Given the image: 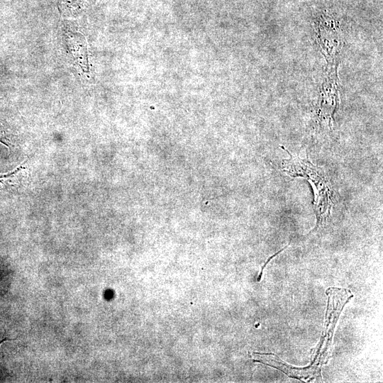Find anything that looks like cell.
Here are the masks:
<instances>
[{"label": "cell", "mask_w": 383, "mask_h": 383, "mask_svg": "<svg viewBox=\"0 0 383 383\" xmlns=\"http://www.w3.org/2000/svg\"><path fill=\"white\" fill-rule=\"evenodd\" d=\"M282 148L290 156L289 159L282 161L283 170L290 176L306 178L311 184H313L317 226L323 223L330 213V207L332 204L331 184L323 168L314 166L307 160L292 155L284 148Z\"/></svg>", "instance_id": "obj_1"}, {"label": "cell", "mask_w": 383, "mask_h": 383, "mask_svg": "<svg viewBox=\"0 0 383 383\" xmlns=\"http://www.w3.org/2000/svg\"><path fill=\"white\" fill-rule=\"evenodd\" d=\"M26 167L19 166L15 170L0 174V192H8L16 189L23 178Z\"/></svg>", "instance_id": "obj_2"}, {"label": "cell", "mask_w": 383, "mask_h": 383, "mask_svg": "<svg viewBox=\"0 0 383 383\" xmlns=\"http://www.w3.org/2000/svg\"><path fill=\"white\" fill-rule=\"evenodd\" d=\"M287 247L284 248L283 249H282L280 251L277 252V253H275L274 255L271 256L268 260L265 263V265L262 266V269H261V271H260V273L258 276V278H257V281L260 282V279H261V277H262V271H263V269L265 268V267L267 265V264L270 262V260L273 258L274 257H275L277 254H279L280 252H282L283 250H284Z\"/></svg>", "instance_id": "obj_3"}]
</instances>
